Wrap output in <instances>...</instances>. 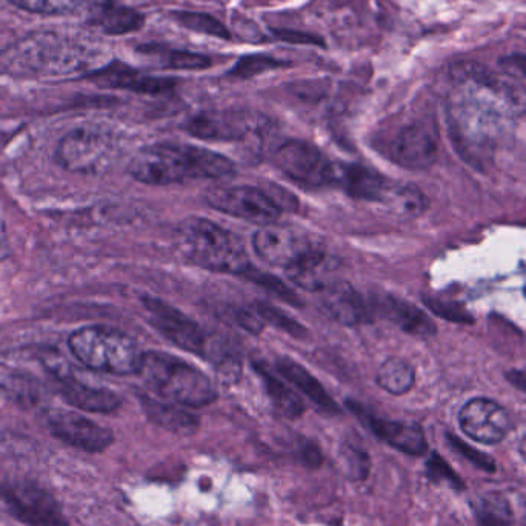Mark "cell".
I'll list each match as a JSON object with an SVG mask.
<instances>
[{
  "mask_svg": "<svg viewBox=\"0 0 526 526\" xmlns=\"http://www.w3.org/2000/svg\"><path fill=\"white\" fill-rule=\"evenodd\" d=\"M91 71L93 53L67 34L39 31L0 50V73L17 79L68 80Z\"/></svg>",
  "mask_w": 526,
  "mask_h": 526,
  "instance_id": "obj_1",
  "label": "cell"
},
{
  "mask_svg": "<svg viewBox=\"0 0 526 526\" xmlns=\"http://www.w3.org/2000/svg\"><path fill=\"white\" fill-rule=\"evenodd\" d=\"M131 176L142 184L171 185L185 180L220 179L234 173L228 157L194 145L157 144L131 160Z\"/></svg>",
  "mask_w": 526,
  "mask_h": 526,
  "instance_id": "obj_2",
  "label": "cell"
},
{
  "mask_svg": "<svg viewBox=\"0 0 526 526\" xmlns=\"http://www.w3.org/2000/svg\"><path fill=\"white\" fill-rule=\"evenodd\" d=\"M176 239L185 259L205 270L244 274L251 267L242 239L211 220L185 219L177 228Z\"/></svg>",
  "mask_w": 526,
  "mask_h": 526,
  "instance_id": "obj_3",
  "label": "cell"
},
{
  "mask_svg": "<svg viewBox=\"0 0 526 526\" xmlns=\"http://www.w3.org/2000/svg\"><path fill=\"white\" fill-rule=\"evenodd\" d=\"M139 374L159 396L182 407H208L217 399L216 388L207 374L171 354L144 353Z\"/></svg>",
  "mask_w": 526,
  "mask_h": 526,
  "instance_id": "obj_4",
  "label": "cell"
},
{
  "mask_svg": "<svg viewBox=\"0 0 526 526\" xmlns=\"http://www.w3.org/2000/svg\"><path fill=\"white\" fill-rule=\"evenodd\" d=\"M68 345L73 356L85 367L114 376L139 373L144 356L128 334L104 325L74 331Z\"/></svg>",
  "mask_w": 526,
  "mask_h": 526,
  "instance_id": "obj_5",
  "label": "cell"
},
{
  "mask_svg": "<svg viewBox=\"0 0 526 526\" xmlns=\"http://www.w3.org/2000/svg\"><path fill=\"white\" fill-rule=\"evenodd\" d=\"M451 76L459 82L465 96L503 120L526 113V88L513 74L496 73L485 65L465 60L454 65Z\"/></svg>",
  "mask_w": 526,
  "mask_h": 526,
  "instance_id": "obj_6",
  "label": "cell"
},
{
  "mask_svg": "<svg viewBox=\"0 0 526 526\" xmlns=\"http://www.w3.org/2000/svg\"><path fill=\"white\" fill-rule=\"evenodd\" d=\"M253 245L260 259L287 273L325 253L319 237L287 225H263L254 234Z\"/></svg>",
  "mask_w": 526,
  "mask_h": 526,
  "instance_id": "obj_7",
  "label": "cell"
},
{
  "mask_svg": "<svg viewBox=\"0 0 526 526\" xmlns=\"http://www.w3.org/2000/svg\"><path fill=\"white\" fill-rule=\"evenodd\" d=\"M0 500L8 513L27 526H68L56 497L30 480H14L0 485Z\"/></svg>",
  "mask_w": 526,
  "mask_h": 526,
  "instance_id": "obj_8",
  "label": "cell"
},
{
  "mask_svg": "<svg viewBox=\"0 0 526 526\" xmlns=\"http://www.w3.org/2000/svg\"><path fill=\"white\" fill-rule=\"evenodd\" d=\"M274 164L288 179L303 187H327L337 184L333 162L319 148L305 140H288L274 153Z\"/></svg>",
  "mask_w": 526,
  "mask_h": 526,
  "instance_id": "obj_9",
  "label": "cell"
},
{
  "mask_svg": "<svg viewBox=\"0 0 526 526\" xmlns=\"http://www.w3.org/2000/svg\"><path fill=\"white\" fill-rule=\"evenodd\" d=\"M205 199L214 210L254 222V224H274L280 216L279 202L259 188H213L208 191Z\"/></svg>",
  "mask_w": 526,
  "mask_h": 526,
  "instance_id": "obj_10",
  "label": "cell"
},
{
  "mask_svg": "<svg viewBox=\"0 0 526 526\" xmlns=\"http://www.w3.org/2000/svg\"><path fill=\"white\" fill-rule=\"evenodd\" d=\"M142 303L148 311L153 327L162 336L167 337L182 350L190 351L197 356L207 354V337L190 317L156 297H144Z\"/></svg>",
  "mask_w": 526,
  "mask_h": 526,
  "instance_id": "obj_11",
  "label": "cell"
},
{
  "mask_svg": "<svg viewBox=\"0 0 526 526\" xmlns=\"http://www.w3.org/2000/svg\"><path fill=\"white\" fill-rule=\"evenodd\" d=\"M47 425L50 433L60 442L87 453H102L114 442L113 431L74 411H50Z\"/></svg>",
  "mask_w": 526,
  "mask_h": 526,
  "instance_id": "obj_12",
  "label": "cell"
},
{
  "mask_svg": "<svg viewBox=\"0 0 526 526\" xmlns=\"http://www.w3.org/2000/svg\"><path fill=\"white\" fill-rule=\"evenodd\" d=\"M108 150L110 144L104 134L91 128H77L60 140L56 160L71 173H94L104 164Z\"/></svg>",
  "mask_w": 526,
  "mask_h": 526,
  "instance_id": "obj_13",
  "label": "cell"
},
{
  "mask_svg": "<svg viewBox=\"0 0 526 526\" xmlns=\"http://www.w3.org/2000/svg\"><path fill=\"white\" fill-rule=\"evenodd\" d=\"M459 422L463 433L485 445L502 442L511 428L507 411L490 399L470 400L460 411Z\"/></svg>",
  "mask_w": 526,
  "mask_h": 526,
  "instance_id": "obj_14",
  "label": "cell"
},
{
  "mask_svg": "<svg viewBox=\"0 0 526 526\" xmlns=\"http://www.w3.org/2000/svg\"><path fill=\"white\" fill-rule=\"evenodd\" d=\"M184 128L199 139L236 142L256 130L257 120L245 111H204L191 117Z\"/></svg>",
  "mask_w": 526,
  "mask_h": 526,
  "instance_id": "obj_15",
  "label": "cell"
},
{
  "mask_svg": "<svg viewBox=\"0 0 526 526\" xmlns=\"http://www.w3.org/2000/svg\"><path fill=\"white\" fill-rule=\"evenodd\" d=\"M388 154L400 167L410 170L431 167L439 154L436 134L425 124L408 125L393 137Z\"/></svg>",
  "mask_w": 526,
  "mask_h": 526,
  "instance_id": "obj_16",
  "label": "cell"
},
{
  "mask_svg": "<svg viewBox=\"0 0 526 526\" xmlns=\"http://www.w3.org/2000/svg\"><path fill=\"white\" fill-rule=\"evenodd\" d=\"M348 407L365 423V427L370 428L374 436L388 443L394 450L410 456H423L427 453V437L417 423L397 422V420L373 416L359 403L348 402Z\"/></svg>",
  "mask_w": 526,
  "mask_h": 526,
  "instance_id": "obj_17",
  "label": "cell"
},
{
  "mask_svg": "<svg viewBox=\"0 0 526 526\" xmlns=\"http://www.w3.org/2000/svg\"><path fill=\"white\" fill-rule=\"evenodd\" d=\"M48 370L56 377L57 390H59L62 399L77 410L87 411V413L110 414L119 410L120 405H122V399L114 391L107 390V388L91 387L88 383L65 373L57 365L54 367L50 365Z\"/></svg>",
  "mask_w": 526,
  "mask_h": 526,
  "instance_id": "obj_18",
  "label": "cell"
},
{
  "mask_svg": "<svg viewBox=\"0 0 526 526\" xmlns=\"http://www.w3.org/2000/svg\"><path fill=\"white\" fill-rule=\"evenodd\" d=\"M85 79L104 88L128 90L140 94H162L176 87V80L168 77H154L134 70L130 65L113 60L104 67L91 71Z\"/></svg>",
  "mask_w": 526,
  "mask_h": 526,
  "instance_id": "obj_19",
  "label": "cell"
},
{
  "mask_svg": "<svg viewBox=\"0 0 526 526\" xmlns=\"http://www.w3.org/2000/svg\"><path fill=\"white\" fill-rule=\"evenodd\" d=\"M337 184L354 199L387 204L396 185L365 165H347L337 171Z\"/></svg>",
  "mask_w": 526,
  "mask_h": 526,
  "instance_id": "obj_20",
  "label": "cell"
},
{
  "mask_svg": "<svg viewBox=\"0 0 526 526\" xmlns=\"http://www.w3.org/2000/svg\"><path fill=\"white\" fill-rule=\"evenodd\" d=\"M325 310L345 327H354L367 320L368 307L363 297L345 280L336 279L320 291Z\"/></svg>",
  "mask_w": 526,
  "mask_h": 526,
  "instance_id": "obj_21",
  "label": "cell"
},
{
  "mask_svg": "<svg viewBox=\"0 0 526 526\" xmlns=\"http://www.w3.org/2000/svg\"><path fill=\"white\" fill-rule=\"evenodd\" d=\"M276 368L283 379L288 380L303 396L308 397L316 405L317 410L330 414V416L340 414L339 407H337L333 397L322 387V383L310 371L305 370L302 365L294 362L290 357H280L276 362Z\"/></svg>",
  "mask_w": 526,
  "mask_h": 526,
  "instance_id": "obj_22",
  "label": "cell"
},
{
  "mask_svg": "<svg viewBox=\"0 0 526 526\" xmlns=\"http://www.w3.org/2000/svg\"><path fill=\"white\" fill-rule=\"evenodd\" d=\"M90 24L108 36H124L144 27V16L114 0H100L90 8Z\"/></svg>",
  "mask_w": 526,
  "mask_h": 526,
  "instance_id": "obj_23",
  "label": "cell"
},
{
  "mask_svg": "<svg viewBox=\"0 0 526 526\" xmlns=\"http://www.w3.org/2000/svg\"><path fill=\"white\" fill-rule=\"evenodd\" d=\"M140 403L148 420L162 430L170 431L177 436H191L199 430V417L182 410L177 405L159 402L147 396L140 397Z\"/></svg>",
  "mask_w": 526,
  "mask_h": 526,
  "instance_id": "obj_24",
  "label": "cell"
},
{
  "mask_svg": "<svg viewBox=\"0 0 526 526\" xmlns=\"http://www.w3.org/2000/svg\"><path fill=\"white\" fill-rule=\"evenodd\" d=\"M376 311L391 322L397 323L407 333L416 334V336H428L434 331L433 323L422 311L417 310L410 303L396 299V297H377Z\"/></svg>",
  "mask_w": 526,
  "mask_h": 526,
  "instance_id": "obj_25",
  "label": "cell"
},
{
  "mask_svg": "<svg viewBox=\"0 0 526 526\" xmlns=\"http://www.w3.org/2000/svg\"><path fill=\"white\" fill-rule=\"evenodd\" d=\"M254 370L262 379L263 387H265L267 396L270 397L271 405L277 414L287 417V419H297L305 413L303 400L279 377L274 376L263 363H254Z\"/></svg>",
  "mask_w": 526,
  "mask_h": 526,
  "instance_id": "obj_26",
  "label": "cell"
},
{
  "mask_svg": "<svg viewBox=\"0 0 526 526\" xmlns=\"http://www.w3.org/2000/svg\"><path fill=\"white\" fill-rule=\"evenodd\" d=\"M140 54L150 57L154 64L167 70H205L211 67L210 57L204 54L193 53V51L173 50L164 45H142L139 47Z\"/></svg>",
  "mask_w": 526,
  "mask_h": 526,
  "instance_id": "obj_27",
  "label": "cell"
},
{
  "mask_svg": "<svg viewBox=\"0 0 526 526\" xmlns=\"http://www.w3.org/2000/svg\"><path fill=\"white\" fill-rule=\"evenodd\" d=\"M376 380L382 390L394 396H402L414 387L416 373L410 363L393 357L382 363V367L377 370Z\"/></svg>",
  "mask_w": 526,
  "mask_h": 526,
  "instance_id": "obj_28",
  "label": "cell"
},
{
  "mask_svg": "<svg viewBox=\"0 0 526 526\" xmlns=\"http://www.w3.org/2000/svg\"><path fill=\"white\" fill-rule=\"evenodd\" d=\"M171 17L176 20L180 27L188 28L194 33L207 34V36L217 37V39H231L227 27L210 14L194 13V11H173Z\"/></svg>",
  "mask_w": 526,
  "mask_h": 526,
  "instance_id": "obj_29",
  "label": "cell"
},
{
  "mask_svg": "<svg viewBox=\"0 0 526 526\" xmlns=\"http://www.w3.org/2000/svg\"><path fill=\"white\" fill-rule=\"evenodd\" d=\"M290 67V62L274 59L265 54H250V56L240 57L236 65L231 68L230 76L248 79L257 74L267 73V71L279 70V68Z\"/></svg>",
  "mask_w": 526,
  "mask_h": 526,
  "instance_id": "obj_30",
  "label": "cell"
},
{
  "mask_svg": "<svg viewBox=\"0 0 526 526\" xmlns=\"http://www.w3.org/2000/svg\"><path fill=\"white\" fill-rule=\"evenodd\" d=\"M256 314L265 322L271 323L274 327L280 328L285 333L291 334L297 339H303L307 336V328L303 327L302 323L294 320L293 317L280 311L279 308L273 307L270 303L259 302L256 303Z\"/></svg>",
  "mask_w": 526,
  "mask_h": 526,
  "instance_id": "obj_31",
  "label": "cell"
},
{
  "mask_svg": "<svg viewBox=\"0 0 526 526\" xmlns=\"http://www.w3.org/2000/svg\"><path fill=\"white\" fill-rule=\"evenodd\" d=\"M8 2L19 10L44 14V16L71 13L80 4V0H8Z\"/></svg>",
  "mask_w": 526,
  "mask_h": 526,
  "instance_id": "obj_32",
  "label": "cell"
},
{
  "mask_svg": "<svg viewBox=\"0 0 526 526\" xmlns=\"http://www.w3.org/2000/svg\"><path fill=\"white\" fill-rule=\"evenodd\" d=\"M387 204L396 208L400 213L419 216V214L425 210L427 200H425V197H423V194L420 193L417 188L397 187L396 185V188H394L393 194H391L390 200H388Z\"/></svg>",
  "mask_w": 526,
  "mask_h": 526,
  "instance_id": "obj_33",
  "label": "cell"
},
{
  "mask_svg": "<svg viewBox=\"0 0 526 526\" xmlns=\"http://www.w3.org/2000/svg\"><path fill=\"white\" fill-rule=\"evenodd\" d=\"M343 468L350 480H363L370 473V457L365 451L348 445L342 450Z\"/></svg>",
  "mask_w": 526,
  "mask_h": 526,
  "instance_id": "obj_34",
  "label": "cell"
},
{
  "mask_svg": "<svg viewBox=\"0 0 526 526\" xmlns=\"http://www.w3.org/2000/svg\"><path fill=\"white\" fill-rule=\"evenodd\" d=\"M242 276H247L248 279L253 280V282L259 283V285L267 288L268 291L276 294L280 299L299 305V302H297L299 299H297L296 294H294L282 280L276 279V277L270 276V274L262 273V271L256 270V268L253 267L248 268Z\"/></svg>",
  "mask_w": 526,
  "mask_h": 526,
  "instance_id": "obj_35",
  "label": "cell"
},
{
  "mask_svg": "<svg viewBox=\"0 0 526 526\" xmlns=\"http://www.w3.org/2000/svg\"><path fill=\"white\" fill-rule=\"evenodd\" d=\"M273 33L277 39L283 40V42H290V44L320 45V47H323V40L319 39V37L311 36V34L293 30H274Z\"/></svg>",
  "mask_w": 526,
  "mask_h": 526,
  "instance_id": "obj_36",
  "label": "cell"
},
{
  "mask_svg": "<svg viewBox=\"0 0 526 526\" xmlns=\"http://www.w3.org/2000/svg\"><path fill=\"white\" fill-rule=\"evenodd\" d=\"M500 67L508 74H520L526 77V54H511L499 60Z\"/></svg>",
  "mask_w": 526,
  "mask_h": 526,
  "instance_id": "obj_37",
  "label": "cell"
},
{
  "mask_svg": "<svg viewBox=\"0 0 526 526\" xmlns=\"http://www.w3.org/2000/svg\"><path fill=\"white\" fill-rule=\"evenodd\" d=\"M302 454L303 462L307 463L308 467H320L323 462L322 453H320L319 448L314 445V443H307L305 447L300 451Z\"/></svg>",
  "mask_w": 526,
  "mask_h": 526,
  "instance_id": "obj_38",
  "label": "cell"
},
{
  "mask_svg": "<svg viewBox=\"0 0 526 526\" xmlns=\"http://www.w3.org/2000/svg\"><path fill=\"white\" fill-rule=\"evenodd\" d=\"M508 380L513 383L514 387L526 393V368L525 370H514L507 374Z\"/></svg>",
  "mask_w": 526,
  "mask_h": 526,
  "instance_id": "obj_39",
  "label": "cell"
},
{
  "mask_svg": "<svg viewBox=\"0 0 526 526\" xmlns=\"http://www.w3.org/2000/svg\"><path fill=\"white\" fill-rule=\"evenodd\" d=\"M8 253H10V247H8L7 233H5L4 222L0 219V260H4Z\"/></svg>",
  "mask_w": 526,
  "mask_h": 526,
  "instance_id": "obj_40",
  "label": "cell"
},
{
  "mask_svg": "<svg viewBox=\"0 0 526 526\" xmlns=\"http://www.w3.org/2000/svg\"><path fill=\"white\" fill-rule=\"evenodd\" d=\"M520 453H522L526 459V436L523 437L522 442H520Z\"/></svg>",
  "mask_w": 526,
  "mask_h": 526,
  "instance_id": "obj_41",
  "label": "cell"
}]
</instances>
